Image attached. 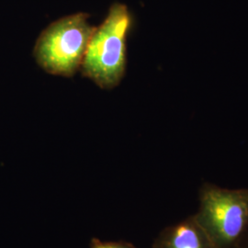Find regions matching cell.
I'll return each mask as SVG.
<instances>
[{
  "mask_svg": "<svg viewBox=\"0 0 248 248\" xmlns=\"http://www.w3.org/2000/svg\"><path fill=\"white\" fill-rule=\"evenodd\" d=\"M83 12L52 22L37 39L34 57L45 72L69 78L80 70L90 38L96 27Z\"/></svg>",
  "mask_w": 248,
  "mask_h": 248,
  "instance_id": "obj_3",
  "label": "cell"
},
{
  "mask_svg": "<svg viewBox=\"0 0 248 248\" xmlns=\"http://www.w3.org/2000/svg\"><path fill=\"white\" fill-rule=\"evenodd\" d=\"M153 248H215L193 215L160 232Z\"/></svg>",
  "mask_w": 248,
  "mask_h": 248,
  "instance_id": "obj_4",
  "label": "cell"
},
{
  "mask_svg": "<svg viewBox=\"0 0 248 248\" xmlns=\"http://www.w3.org/2000/svg\"><path fill=\"white\" fill-rule=\"evenodd\" d=\"M215 248H236L248 232V188L205 183L193 214Z\"/></svg>",
  "mask_w": 248,
  "mask_h": 248,
  "instance_id": "obj_2",
  "label": "cell"
},
{
  "mask_svg": "<svg viewBox=\"0 0 248 248\" xmlns=\"http://www.w3.org/2000/svg\"><path fill=\"white\" fill-rule=\"evenodd\" d=\"M90 248H136L130 243L126 242H102L101 240L93 238L90 243Z\"/></svg>",
  "mask_w": 248,
  "mask_h": 248,
  "instance_id": "obj_5",
  "label": "cell"
},
{
  "mask_svg": "<svg viewBox=\"0 0 248 248\" xmlns=\"http://www.w3.org/2000/svg\"><path fill=\"white\" fill-rule=\"evenodd\" d=\"M131 26L132 16L127 6L114 3L90 38L80 70L101 89L115 88L124 77L126 40Z\"/></svg>",
  "mask_w": 248,
  "mask_h": 248,
  "instance_id": "obj_1",
  "label": "cell"
},
{
  "mask_svg": "<svg viewBox=\"0 0 248 248\" xmlns=\"http://www.w3.org/2000/svg\"><path fill=\"white\" fill-rule=\"evenodd\" d=\"M236 248H248V232L246 234V236L243 238V240L240 242L239 245Z\"/></svg>",
  "mask_w": 248,
  "mask_h": 248,
  "instance_id": "obj_6",
  "label": "cell"
}]
</instances>
